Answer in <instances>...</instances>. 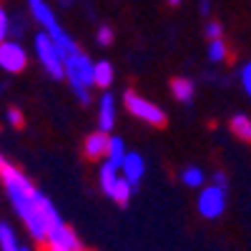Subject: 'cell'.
Segmentation results:
<instances>
[{
	"label": "cell",
	"instance_id": "e0dca14e",
	"mask_svg": "<svg viewBox=\"0 0 251 251\" xmlns=\"http://www.w3.org/2000/svg\"><path fill=\"white\" fill-rule=\"evenodd\" d=\"M206 171L201 169V166H186V169L181 171V183L188 186V188H203L206 186Z\"/></svg>",
	"mask_w": 251,
	"mask_h": 251
},
{
	"label": "cell",
	"instance_id": "4316f807",
	"mask_svg": "<svg viewBox=\"0 0 251 251\" xmlns=\"http://www.w3.org/2000/svg\"><path fill=\"white\" fill-rule=\"evenodd\" d=\"M43 246H46L43 251H63V249H55V246H48V244H43Z\"/></svg>",
	"mask_w": 251,
	"mask_h": 251
},
{
	"label": "cell",
	"instance_id": "cb8c5ba5",
	"mask_svg": "<svg viewBox=\"0 0 251 251\" xmlns=\"http://www.w3.org/2000/svg\"><path fill=\"white\" fill-rule=\"evenodd\" d=\"M5 121L13 126V128H20V126H23V113H20V108H8L5 111Z\"/></svg>",
	"mask_w": 251,
	"mask_h": 251
},
{
	"label": "cell",
	"instance_id": "484cf974",
	"mask_svg": "<svg viewBox=\"0 0 251 251\" xmlns=\"http://www.w3.org/2000/svg\"><path fill=\"white\" fill-rule=\"evenodd\" d=\"M199 13L201 15H211V0H199Z\"/></svg>",
	"mask_w": 251,
	"mask_h": 251
},
{
	"label": "cell",
	"instance_id": "d4e9b609",
	"mask_svg": "<svg viewBox=\"0 0 251 251\" xmlns=\"http://www.w3.org/2000/svg\"><path fill=\"white\" fill-rule=\"evenodd\" d=\"M211 183H214V186H221V188H228V178H226V174H224V171H214Z\"/></svg>",
	"mask_w": 251,
	"mask_h": 251
},
{
	"label": "cell",
	"instance_id": "7c38bea8",
	"mask_svg": "<svg viewBox=\"0 0 251 251\" xmlns=\"http://www.w3.org/2000/svg\"><path fill=\"white\" fill-rule=\"evenodd\" d=\"M108 138H111V133H103V131L88 133L86 141H83V156L88 161H103L106 151H108Z\"/></svg>",
	"mask_w": 251,
	"mask_h": 251
},
{
	"label": "cell",
	"instance_id": "9c48e42d",
	"mask_svg": "<svg viewBox=\"0 0 251 251\" xmlns=\"http://www.w3.org/2000/svg\"><path fill=\"white\" fill-rule=\"evenodd\" d=\"M43 244H48V246H55V249H63V251H78V249H83L80 246V239H78V234L73 231V228L66 224V221H58L50 231H48V236H46V241Z\"/></svg>",
	"mask_w": 251,
	"mask_h": 251
},
{
	"label": "cell",
	"instance_id": "5b68a950",
	"mask_svg": "<svg viewBox=\"0 0 251 251\" xmlns=\"http://www.w3.org/2000/svg\"><path fill=\"white\" fill-rule=\"evenodd\" d=\"M33 53L40 63V68H43L53 80H63L66 73H63V53L58 48V43L46 33V30H38L33 35Z\"/></svg>",
	"mask_w": 251,
	"mask_h": 251
},
{
	"label": "cell",
	"instance_id": "2e32d148",
	"mask_svg": "<svg viewBox=\"0 0 251 251\" xmlns=\"http://www.w3.org/2000/svg\"><path fill=\"white\" fill-rule=\"evenodd\" d=\"M20 239L18 231L13 228V224L8 221H0V251H20Z\"/></svg>",
	"mask_w": 251,
	"mask_h": 251
},
{
	"label": "cell",
	"instance_id": "6da1fadb",
	"mask_svg": "<svg viewBox=\"0 0 251 251\" xmlns=\"http://www.w3.org/2000/svg\"><path fill=\"white\" fill-rule=\"evenodd\" d=\"M0 181H3L8 201L18 219L23 221L28 236L33 241H46L48 231L60 221L55 203L3 153H0Z\"/></svg>",
	"mask_w": 251,
	"mask_h": 251
},
{
	"label": "cell",
	"instance_id": "83f0119b",
	"mask_svg": "<svg viewBox=\"0 0 251 251\" xmlns=\"http://www.w3.org/2000/svg\"><path fill=\"white\" fill-rule=\"evenodd\" d=\"M169 5H174V8H176V5H181V0H169Z\"/></svg>",
	"mask_w": 251,
	"mask_h": 251
},
{
	"label": "cell",
	"instance_id": "8992f818",
	"mask_svg": "<svg viewBox=\"0 0 251 251\" xmlns=\"http://www.w3.org/2000/svg\"><path fill=\"white\" fill-rule=\"evenodd\" d=\"M123 106L133 118L149 123V126H166V111L161 106H156L153 100L143 98L136 91H126L123 93Z\"/></svg>",
	"mask_w": 251,
	"mask_h": 251
},
{
	"label": "cell",
	"instance_id": "5bb4252c",
	"mask_svg": "<svg viewBox=\"0 0 251 251\" xmlns=\"http://www.w3.org/2000/svg\"><path fill=\"white\" fill-rule=\"evenodd\" d=\"M171 96L181 103H191L196 98V83L191 78H183V75L174 78L171 80Z\"/></svg>",
	"mask_w": 251,
	"mask_h": 251
},
{
	"label": "cell",
	"instance_id": "d6986e66",
	"mask_svg": "<svg viewBox=\"0 0 251 251\" xmlns=\"http://www.w3.org/2000/svg\"><path fill=\"white\" fill-rule=\"evenodd\" d=\"M226 55H228V48H226V40H224V38L208 40V46H206V58H208V63L219 66V63L226 60Z\"/></svg>",
	"mask_w": 251,
	"mask_h": 251
},
{
	"label": "cell",
	"instance_id": "3957f363",
	"mask_svg": "<svg viewBox=\"0 0 251 251\" xmlns=\"http://www.w3.org/2000/svg\"><path fill=\"white\" fill-rule=\"evenodd\" d=\"M28 10H30V18L40 25V30H46L58 43L63 58H66L68 53H73V50H78V43L73 40V35L60 25V20L55 18V10H53V5L48 3V0H28Z\"/></svg>",
	"mask_w": 251,
	"mask_h": 251
},
{
	"label": "cell",
	"instance_id": "f546056e",
	"mask_svg": "<svg viewBox=\"0 0 251 251\" xmlns=\"http://www.w3.org/2000/svg\"><path fill=\"white\" fill-rule=\"evenodd\" d=\"M78 251H86V249H78Z\"/></svg>",
	"mask_w": 251,
	"mask_h": 251
},
{
	"label": "cell",
	"instance_id": "277c9868",
	"mask_svg": "<svg viewBox=\"0 0 251 251\" xmlns=\"http://www.w3.org/2000/svg\"><path fill=\"white\" fill-rule=\"evenodd\" d=\"M98 186H100L103 196H108L118 206H128L131 196L136 191V188L121 176V169H116V166L108 163V161H103L100 169H98Z\"/></svg>",
	"mask_w": 251,
	"mask_h": 251
},
{
	"label": "cell",
	"instance_id": "4fadbf2b",
	"mask_svg": "<svg viewBox=\"0 0 251 251\" xmlns=\"http://www.w3.org/2000/svg\"><path fill=\"white\" fill-rule=\"evenodd\" d=\"M116 80V68L111 60H96L93 63V88L108 91Z\"/></svg>",
	"mask_w": 251,
	"mask_h": 251
},
{
	"label": "cell",
	"instance_id": "603a6c76",
	"mask_svg": "<svg viewBox=\"0 0 251 251\" xmlns=\"http://www.w3.org/2000/svg\"><path fill=\"white\" fill-rule=\"evenodd\" d=\"M10 38V13L0 5V43Z\"/></svg>",
	"mask_w": 251,
	"mask_h": 251
},
{
	"label": "cell",
	"instance_id": "52a82bcc",
	"mask_svg": "<svg viewBox=\"0 0 251 251\" xmlns=\"http://www.w3.org/2000/svg\"><path fill=\"white\" fill-rule=\"evenodd\" d=\"M196 211L208 219V221H216L224 216L226 211V188L208 183L203 188H199V199H196Z\"/></svg>",
	"mask_w": 251,
	"mask_h": 251
},
{
	"label": "cell",
	"instance_id": "8fae6325",
	"mask_svg": "<svg viewBox=\"0 0 251 251\" xmlns=\"http://www.w3.org/2000/svg\"><path fill=\"white\" fill-rule=\"evenodd\" d=\"M121 176L128 181L133 188H138L143 176H146V158L141 153H136V151H128L126 158H123V163H121Z\"/></svg>",
	"mask_w": 251,
	"mask_h": 251
},
{
	"label": "cell",
	"instance_id": "7a4b0ae2",
	"mask_svg": "<svg viewBox=\"0 0 251 251\" xmlns=\"http://www.w3.org/2000/svg\"><path fill=\"white\" fill-rule=\"evenodd\" d=\"M93 63H96V60H93L88 53H83L80 48L63 58V73H66V78H63V80H68L73 96L83 103V106H88V103H91Z\"/></svg>",
	"mask_w": 251,
	"mask_h": 251
},
{
	"label": "cell",
	"instance_id": "9a60e30c",
	"mask_svg": "<svg viewBox=\"0 0 251 251\" xmlns=\"http://www.w3.org/2000/svg\"><path fill=\"white\" fill-rule=\"evenodd\" d=\"M126 153H128V149H126V141H123L121 136H111V138H108V151H106V158H103V161H108V163L116 166V169H121Z\"/></svg>",
	"mask_w": 251,
	"mask_h": 251
},
{
	"label": "cell",
	"instance_id": "f1b7e54d",
	"mask_svg": "<svg viewBox=\"0 0 251 251\" xmlns=\"http://www.w3.org/2000/svg\"><path fill=\"white\" fill-rule=\"evenodd\" d=\"M20 251H33L30 246H20Z\"/></svg>",
	"mask_w": 251,
	"mask_h": 251
},
{
	"label": "cell",
	"instance_id": "ac0fdd59",
	"mask_svg": "<svg viewBox=\"0 0 251 251\" xmlns=\"http://www.w3.org/2000/svg\"><path fill=\"white\" fill-rule=\"evenodd\" d=\"M228 126H231V133L246 143H251V118L246 113H236L231 116V121H228Z\"/></svg>",
	"mask_w": 251,
	"mask_h": 251
},
{
	"label": "cell",
	"instance_id": "30bf717a",
	"mask_svg": "<svg viewBox=\"0 0 251 251\" xmlns=\"http://www.w3.org/2000/svg\"><path fill=\"white\" fill-rule=\"evenodd\" d=\"M98 131L103 133H111L116 128V118H118V106H116V98L108 93V91H103L100 98H98Z\"/></svg>",
	"mask_w": 251,
	"mask_h": 251
},
{
	"label": "cell",
	"instance_id": "ffe728a7",
	"mask_svg": "<svg viewBox=\"0 0 251 251\" xmlns=\"http://www.w3.org/2000/svg\"><path fill=\"white\" fill-rule=\"evenodd\" d=\"M113 38H116V33H113L111 25H100V28L96 30V43L103 46V48H108V46L113 43Z\"/></svg>",
	"mask_w": 251,
	"mask_h": 251
},
{
	"label": "cell",
	"instance_id": "ba28073f",
	"mask_svg": "<svg viewBox=\"0 0 251 251\" xmlns=\"http://www.w3.org/2000/svg\"><path fill=\"white\" fill-rule=\"evenodd\" d=\"M28 60H30V55H28V50L23 48L20 40L8 38L0 43V71H5L10 75L23 73L28 68Z\"/></svg>",
	"mask_w": 251,
	"mask_h": 251
},
{
	"label": "cell",
	"instance_id": "44dd1931",
	"mask_svg": "<svg viewBox=\"0 0 251 251\" xmlns=\"http://www.w3.org/2000/svg\"><path fill=\"white\" fill-rule=\"evenodd\" d=\"M203 35H206V40L224 38V25L219 23V20H208V23L203 25Z\"/></svg>",
	"mask_w": 251,
	"mask_h": 251
},
{
	"label": "cell",
	"instance_id": "7402d4cb",
	"mask_svg": "<svg viewBox=\"0 0 251 251\" xmlns=\"http://www.w3.org/2000/svg\"><path fill=\"white\" fill-rule=\"evenodd\" d=\"M239 80H241L244 93L251 98V60H246L244 66H241V71H239Z\"/></svg>",
	"mask_w": 251,
	"mask_h": 251
}]
</instances>
